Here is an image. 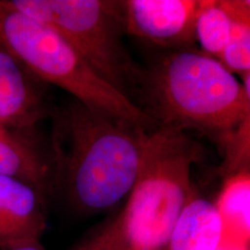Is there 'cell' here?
<instances>
[{"mask_svg":"<svg viewBox=\"0 0 250 250\" xmlns=\"http://www.w3.org/2000/svg\"><path fill=\"white\" fill-rule=\"evenodd\" d=\"M51 117V192L79 213L111 211L130 195L152 131L78 101Z\"/></svg>","mask_w":250,"mask_h":250,"instance_id":"1","label":"cell"},{"mask_svg":"<svg viewBox=\"0 0 250 250\" xmlns=\"http://www.w3.org/2000/svg\"><path fill=\"white\" fill-rule=\"evenodd\" d=\"M126 34L175 50L191 48L201 0H123Z\"/></svg>","mask_w":250,"mask_h":250,"instance_id":"6","label":"cell"},{"mask_svg":"<svg viewBox=\"0 0 250 250\" xmlns=\"http://www.w3.org/2000/svg\"><path fill=\"white\" fill-rule=\"evenodd\" d=\"M232 19V29L226 46L217 59L232 73L250 72V2L245 0H224Z\"/></svg>","mask_w":250,"mask_h":250,"instance_id":"12","label":"cell"},{"mask_svg":"<svg viewBox=\"0 0 250 250\" xmlns=\"http://www.w3.org/2000/svg\"><path fill=\"white\" fill-rule=\"evenodd\" d=\"M224 225L214 203L195 196L183 208L165 250H217Z\"/></svg>","mask_w":250,"mask_h":250,"instance_id":"9","label":"cell"},{"mask_svg":"<svg viewBox=\"0 0 250 250\" xmlns=\"http://www.w3.org/2000/svg\"><path fill=\"white\" fill-rule=\"evenodd\" d=\"M217 250H249V247L223 239V241H221Z\"/></svg>","mask_w":250,"mask_h":250,"instance_id":"17","label":"cell"},{"mask_svg":"<svg viewBox=\"0 0 250 250\" xmlns=\"http://www.w3.org/2000/svg\"><path fill=\"white\" fill-rule=\"evenodd\" d=\"M72 250H122L118 213L109 218Z\"/></svg>","mask_w":250,"mask_h":250,"instance_id":"14","label":"cell"},{"mask_svg":"<svg viewBox=\"0 0 250 250\" xmlns=\"http://www.w3.org/2000/svg\"><path fill=\"white\" fill-rule=\"evenodd\" d=\"M140 109L160 125L195 129L221 146L250 120V94L217 58L192 48L144 71Z\"/></svg>","mask_w":250,"mask_h":250,"instance_id":"2","label":"cell"},{"mask_svg":"<svg viewBox=\"0 0 250 250\" xmlns=\"http://www.w3.org/2000/svg\"><path fill=\"white\" fill-rule=\"evenodd\" d=\"M0 250H46L43 247L41 241H30L20 243V245L6 247V248H0Z\"/></svg>","mask_w":250,"mask_h":250,"instance_id":"16","label":"cell"},{"mask_svg":"<svg viewBox=\"0 0 250 250\" xmlns=\"http://www.w3.org/2000/svg\"><path fill=\"white\" fill-rule=\"evenodd\" d=\"M0 45L41 83H52L86 107L138 125L160 126L132 101L105 83L55 28L0 0Z\"/></svg>","mask_w":250,"mask_h":250,"instance_id":"4","label":"cell"},{"mask_svg":"<svg viewBox=\"0 0 250 250\" xmlns=\"http://www.w3.org/2000/svg\"><path fill=\"white\" fill-rule=\"evenodd\" d=\"M232 29V19L224 0H201L195 34L205 54L217 58L226 46Z\"/></svg>","mask_w":250,"mask_h":250,"instance_id":"13","label":"cell"},{"mask_svg":"<svg viewBox=\"0 0 250 250\" xmlns=\"http://www.w3.org/2000/svg\"><path fill=\"white\" fill-rule=\"evenodd\" d=\"M40 80L31 76L0 45V122L11 129L29 131L43 118L51 117Z\"/></svg>","mask_w":250,"mask_h":250,"instance_id":"7","label":"cell"},{"mask_svg":"<svg viewBox=\"0 0 250 250\" xmlns=\"http://www.w3.org/2000/svg\"><path fill=\"white\" fill-rule=\"evenodd\" d=\"M0 175L33 184L48 196L51 192V167L45 155L29 137L20 140L0 139Z\"/></svg>","mask_w":250,"mask_h":250,"instance_id":"10","label":"cell"},{"mask_svg":"<svg viewBox=\"0 0 250 250\" xmlns=\"http://www.w3.org/2000/svg\"><path fill=\"white\" fill-rule=\"evenodd\" d=\"M28 133L24 131H19L11 129V127L6 126L5 124H2L0 122V139L4 140H20L28 138Z\"/></svg>","mask_w":250,"mask_h":250,"instance_id":"15","label":"cell"},{"mask_svg":"<svg viewBox=\"0 0 250 250\" xmlns=\"http://www.w3.org/2000/svg\"><path fill=\"white\" fill-rule=\"evenodd\" d=\"M201 146L186 130L160 125L148 136L142 168L118 212L122 250H165L183 208L195 196L190 182Z\"/></svg>","mask_w":250,"mask_h":250,"instance_id":"3","label":"cell"},{"mask_svg":"<svg viewBox=\"0 0 250 250\" xmlns=\"http://www.w3.org/2000/svg\"><path fill=\"white\" fill-rule=\"evenodd\" d=\"M214 203L224 225L223 239L249 247L250 179L249 171L228 176Z\"/></svg>","mask_w":250,"mask_h":250,"instance_id":"11","label":"cell"},{"mask_svg":"<svg viewBox=\"0 0 250 250\" xmlns=\"http://www.w3.org/2000/svg\"><path fill=\"white\" fill-rule=\"evenodd\" d=\"M7 2L21 13L55 28L105 83L134 103L144 70L137 66L124 45L126 29L123 0Z\"/></svg>","mask_w":250,"mask_h":250,"instance_id":"5","label":"cell"},{"mask_svg":"<svg viewBox=\"0 0 250 250\" xmlns=\"http://www.w3.org/2000/svg\"><path fill=\"white\" fill-rule=\"evenodd\" d=\"M45 199L33 184L0 175V248L41 241L46 229Z\"/></svg>","mask_w":250,"mask_h":250,"instance_id":"8","label":"cell"}]
</instances>
